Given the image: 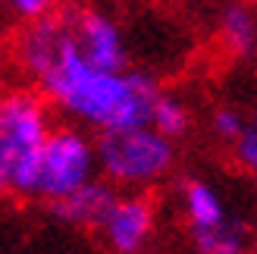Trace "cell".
I'll use <instances>...</instances> for the list:
<instances>
[{
  "instance_id": "cell-6",
  "label": "cell",
  "mask_w": 257,
  "mask_h": 254,
  "mask_svg": "<svg viewBox=\"0 0 257 254\" xmlns=\"http://www.w3.org/2000/svg\"><path fill=\"white\" fill-rule=\"evenodd\" d=\"M75 50L100 69H128V47L119 22L104 10H66Z\"/></svg>"
},
{
  "instance_id": "cell-15",
  "label": "cell",
  "mask_w": 257,
  "mask_h": 254,
  "mask_svg": "<svg viewBox=\"0 0 257 254\" xmlns=\"http://www.w3.org/2000/svg\"><path fill=\"white\" fill-rule=\"evenodd\" d=\"M0 4H4V0H0Z\"/></svg>"
},
{
  "instance_id": "cell-5",
  "label": "cell",
  "mask_w": 257,
  "mask_h": 254,
  "mask_svg": "<svg viewBox=\"0 0 257 254\" xmlns=\"http://www.w3.org/2000/svg\"><path fill=\"white\" fill-rule=\"evenodd\" d=\"M50 107L41 94L35 91H7L0 94V138L10 148V154L25 160L32 151L44 142L50 132Z\"/></svg>"
},
{
  "instance_id": "cell-10",
  "label": "cell",
  "mask_w": 257,
  "mask_h": 254,
  "mask_svg": "<svg viewBox=\"0 0 257 254\" xmlns=\"http://www.w3.org/2000/svg\"><path fill=\"white\" fill-rule=\"evenodd\" d=\"M148 125L154 132H160L163 138H170V142L188 135V129H191V107H188V100L179 97V94L160 91L157 100H154V107H151Z\"/></svg>"
},
{
  "instance_id": "cell-11",
  "label": "cell",
  "mask_w": 257,
  "mask_h": 254,
  "mask_svg": "<svg viewBox=\"0 0 257 254\" xmlns=\"http://www.w3.org/2000/svg\"><path fill=\"white\" fill-rule=\"evenodd\" d=\"M232 151H235V160L241 163V170L257 176V110L251 116H245V129L232 142Z\"/></svg>"
},
{
  "instance_id": "cell-4",
  "label": "cell",
  "mask_w": 257,
  "mask_h": 254,
  "mask_svg": "<svg viewBox=\"0 0 257 254\" xmlns=\"http://www.w3.org/2000/svg\"><path fill=\"white\" fill-rule=\"evenodd\" d=\"M100 242L113 254H145L157 232V204L145 192H116L110 210L97 223Z\"/></svg>"
},
{
  "instance_id": "cell-14",
  "label": "cell",
  "mask_w": 257,
  "mask_h": 254,
  "mask_svg": "<svg viewBox=\"0 0 257 254\" xmlns=\"http://www.w3.org/2000/svg\"><path fill=\"white\" fill-rule=\"evenodd\" d=\"M13 167H16V157L10 154V148L4 145V138H0V192H7L10 176H13Z\"/></svg>"
},
{
  "instance_id": "cell-1",
  "label": "cell",
  "mask_w": 257,
  "mask_h": 254,
  "mask_svg": "<svg viewBox=\"0 0 257 254\" xmlns=\"http://www.w3.org/2000/svg\"><path fill=\"white\" fill-rule=\"evenodd\" d=\"M22 69L41 85V97L72 125L94 132L148 125L160 88L154 75L138 69H100L72 44L69 13L32 19L16 38Z\"/></svg>"
},
{
  "instance_id": "cell-3",
  "label": "cell",
  "mask_w": 257,
  "mask_h": 254,
  "mask_svg": "<svg viewBox=\"0 0 257 254\" xmlns=\"http://www.w3.org/2000/svg\"><path fill=\"white\" fill-rule=\"evenodd\" d=\"M97 176L113 188L145 192L163 182L176 167V145L151 125L97 132L94 138Z\"/></svg>"
},
{
  "instance_id": "cell-12",
  "label": "cell",
  "mask_w": 257,
  "mask_h": 254,
  "mask_svg": "<svg viewBox=\"0 0 257 254\" xmlns=\"http://www.w3.org/2000/svg\"><path fill=\"white\" fill-rule=\"evenodd\" d=\"M245 129V113L238 107H216L210 116V132L220 138L223 145H232Z\"/></svg>"
},
{
  "instance_id": "cell-9",
  "label": "cell",
  "mask_w": 257,
  "mask_h": 254,
  "mask_svg": "<svg viewBox=\"0 0 257 254\" xmlns=\"http://www.w3.org/2000/svg\"><path fill=\"white\" fill-rule=\"evenodd\" d=\"M220 41L232 57L238 60H251L257 57V10L251 4L232 0L220 10Z\"/></svg>"
},
{
  "instance_id": "cell-2",
  "label": "cell",
  "mask_w": 257,
  "mask_h": 254,
  "mask_svg": "<svg viewBox=\"0 0 257 254\" xmlns=\"http://www.w3.org/2000/svg\"><path fill=\"white\" fill-rule=\"evenodd\" d=\"M94 176V138L79 125H50L44 142L13 167L7 192L19 201L57 204Z\"/></svg>"
},
{
  "instance_id": "cell-7",
  "label": "cell",
  "mask_w": 257,
  "mask_h": 254,
  "mask_svg": "<svg viewBox=\"0 0 257 254\" xmlns=\"http://www.w3.org/2000/svg\"><path fill=\"white\" fill-rule=\"evenodd\" d=\"M182 213H185V223H188V238L220 232L238 220L229 210L223 192L210 179H188L182 185Z\"/></svg>"
},
{
  "instance_id": "cell-13",
  "label": "cell",
  "mask_w": 257,
  "mask_h": 254,
  "mask_svg": "<svg viewBox=\"0 0 257 254\" xmlns=\"http://www.w3.org/2000/svg\"><path fill=\"white\" fill-rule=\"evenodd\" d=\"M10 10L16 13L19 19L32 22V19H41V16H50V13H57L63 0H7Z\"/></svg>"
},
{
  "instance_id": "cell-8",
  "label": "cell",
  "mask_w": 257,
  "mask_h": 254,
  "mask_svg": "<svg viewBox=\"0 0 257 254\" xmlns=\"http://www.w3.org/2000/svg\"><path fill=\"white\" fill-rule=\"evenodd\" d=\"M113 198H116V188L110 182H104L100 176H94L91 182L75 188L72 195H66L57 204H50V210H54L57 220L69 223V226H91V229H97V223L110 210Z\"/></svg>"
}]
</instances>
